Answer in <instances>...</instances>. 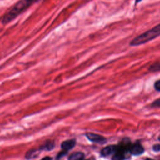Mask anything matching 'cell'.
<instances>
[{"label": "cell", "mask_w": 160, "mask_h": 160, "mask_svg": "<svg viewBox=\"0 0 160 160\" xmlns=\"http://www.w3.org/2000/svg\"><path fill=\"white\" fill-rule=\"evenodd\" d=\"M42 0H19L17 2H16L10 9L5 12L3 16L1 18L0 21L1 23L3 25H6L12 21H13L15 19H16L18 16H19L21 14L27 11L30 7H31L33 4L41 1Z\"/></svg>", "instance_id": "cell-1"}, {"label": "cell", "mask_w": 160, "mask_h": 160, "mask_svg": "<svg viewBox=\"0 0 160 160\" xmlns=\"http://www.w3.org/2000/svg\"><path fill=\"white\" fill-rule=\"evenodd\" d=\"M160 36V23L146 32L139 34L131 40L129 44L132 46L145 44Z\"/></svg>", "instance_id": "cell-2"}, {"label": "cell", "mask_w": 160, "mask_h": 160, "mask_svg": "<svg viewBox=\"0 0 160 160\" xmlns=\"http://www.w3.org/2000/svg\"><path fill=\"white\" fill-rule=\"evenodd\" d=\"M87 138L92 142H98V143H104L106 139L102 136L91 132H88L86 134Z\"/></svg>", "instance_id": "cell-3"}, {"label": "cell", "mask_w": 160, "mask_h": 160, "mask_svg": "<svg viewBox=\"0 0 160 160\" xmlns=\"http://www.w3.org/2000/svg\"><path fill=\"white\" fill-rule=\"evenodd\" d=\"M129 151L132 154L137 156L142 154L144 151V148L140 144L136 143L131 146L129 148Z\"/></svg>", "instance_id": "cell-4"}, {"label": "cell", "mask_w": 160, "mask_h": 160, "mask_svg": "<svg viewBox=\"0 0 160 160\" xmlns=\"http://www.w3.org/2000/svg\"><path fill=\"white\" fill-rule=\"evenodd\" d=\"M118 149V146L115 145H109L101 150V155L103 156H109L112 153H114Z\"/></svg>", "instance_id": "cell-5"}, {"label": "cell", "mask_w": 160, "mask_h": 160, "mask_svg": "<svg viewBox=\"0 0 160 160\" xmlns=\"http://www.w3.org/2000/svg\"><path fill=\"white\" fill-rule=\"evenodd\" d=\"M130 141L126 138L122 139V141H121V142L119 143V144L118 146V149L121 150L122 151H123L124 152H126L128 151H129V148L131 147V143H130Z\"/></svg>", "instance_id": "cell-6"}, {"label": "cell", "mask_w": 160, "mask_h": 160, "mask_svg": "<svg viewBox=\"0 0 160 160\" xmlns=\"http://www.w3.org/2000/svg\"><path fill=\"white\" fill-rule=\"evenodd\" d=\"M75 144H76V141H75V139H68V140L63 141L61 143V146L63 150L68 151V150L73 148L74 146H75Z\"/></svg>", "instance_id": "cell-7"}, {"label": "cell", "mask_w": 160, "mask_h": 160, "mask_svg": "<svg viewBox=\"0 0 160 160\" xmlns=\"http://www.w3.org/2000/svg\"><path fill=\"white\" fill-rule=\"evenodd\" d=\"M54 147V142L53 141L48 140L46 141L41 146L39 147L41 151H50Z\"/></svg>", "instance_id": "cell-8"}, {"label": "cell", "mask_w": 160, "mask_h": 160, "mask_svg": "<svg viewBox=\"0 0 160 160\" xmlns=\"http://www.w3.org/2000/svg\"><path fill=\"white\" fill-rule=\"evenodd\" d=\"M84 158V154L81 152H75L71 154L68 160H83Z\"/></svg>", "instance_id": "cell-9"}, {"label": "cell", "mask_w": 160, "mask_h": 160, "mask_svg": "<svg viewBox=\"0 0 160 160\" xmlns=\"http://www.w3.org/2000/svg\"><path fill=\"white\" fill-rule=\"evenodd\" d=\"M39 151H41V150L39 149H31L26 152V154L25 155V158L28 159H32L39 154Z\"/></svg>", "instance_id": "cell-10"}, {"label": "cell", "mask_w": 160, "mask_h": 160, "mask_svg": "<svg viewBox=\"0 0 160 160\" xmlns=\"http://www.w3.org/2000/svg\"><path fill=\"white\" fill-rule=\"evenodd\" d=\"M123 151H122L120 149H118L114 153L112 158V160H124L125 156Z\"/></svg>", "instance_id": "cell-11"}, {"label": "cell", "mask_w": 160, "mask_h": 160, "mask_svg": "<svg viewBox=\"0 0 160 160\" xmlns=\"http://www.w3.org/2000/svg\"><path fill=\"white\" fill-rule=\"evenodd\" d=\"M149 71L151 72L160 71V62H157L151 64L149 68Z\"/></svg>", "instance_id": "cell-12"}, {"label": "cell", "mask_w": 160, "mask_h": 160, "mask_svg": "<svg viewBox=\"0 0 160 160\" xmlns=\"http://www.w3.org/2000/svg\"><path fill=\"white\" fill-rule=\"evenodd\" d=\"M152 107H160V99H158L152 103Z\"/></svg>", "instance_id": "cell-13"}, {"label": "cell", "mask_w": 160, "mask_h": 160, "mask_svg": "<svg viewBox=\"0 0 160 160\" xmlns=\"http://www.w3.org/2000/svg\"><path fill=\"white\" fill-rule=\"evenodd\" d=\"M154 88L157 91H160V80H158V81L155 82Z\"/></svg>", "instance_id": "cell-14"}, {"label": "cell", "mask_w": 160, "mask_h": 160, "mask_svg": "<svg viewBox=\"0 0 160 160\" xmlns=\"http://www.w3.org/2000/svg\"><path fill=\"white\" fill-rule=\"evenodd\" d=\"M152 149L154 151H160V144H156L152 146Z\"/></svg>", "instance_id": "cell-15"}, {"label": "cell", "mask_w": 160, "mask_h": 160, "mask_svg": "<svg viewBox=\"0 0 160 160\" xmlns=\"http://www.w3.org/2000/svg\"><path fill=\"white\" fill-rule=\"evenodd\" d=\"M66 154H67V151H65V150H64V151H62V152H60L58 154V155L57 156V159L61 158L62 156L66 155Z\"/></svg>", "instance_id": "cell-16"}, {"label": "cell", "mask_w": 160, "mask_h": 160, "mask_svg": "<svg viewBox=\"0 0 160 160\" xmlns=\"http://www.w3.org/2000/svg\"><path fill=\"white\" fill-rule=\"evenodd\" d=\"M52 158L51 157H49V156H46V157H44L42 159H41V160H52Z\"/></svg>", "instance_id": "cell-17"}, {"label": "cell", "mask_w": 160, "mask_h": 160, "mask_svg": "<svg viewBox=\"0 0 160 160\" xmlns=\"http://www.w3.org/2000/svg\"><path fill=\"white\" fill-rule=\"evenodd\" d=\"M142 0H136V2H139L140 1H141Z\"/></svg>", "instance_id": "cell-18"}, {"label": "cell", "mask_w": 160, "mask_h": 160, "mask_svg": "<svg viewBox=\"0 0 160 160\" xmlns=\"http://www.w3.org/2000/svg\"><path fill=\"white\" fill-rule=\"evenodd\" d=\"M146 160H152V159H146Z\"/></svg>", "instance_id": "cell-19"}, {"label": "cell", "mask_w": 160, "mask_h": 160, "mask_svg": "<svg viewBox=\"0 0 160 160\" xmlns=\"http://www.w3.org/2000/svg\"><path fill=\"white\" fill-rule=\"evenodd\" d=\"M87 160H89V159H87Z\"/></svg>", "instance_id": "cell-20"}]
</instances>
